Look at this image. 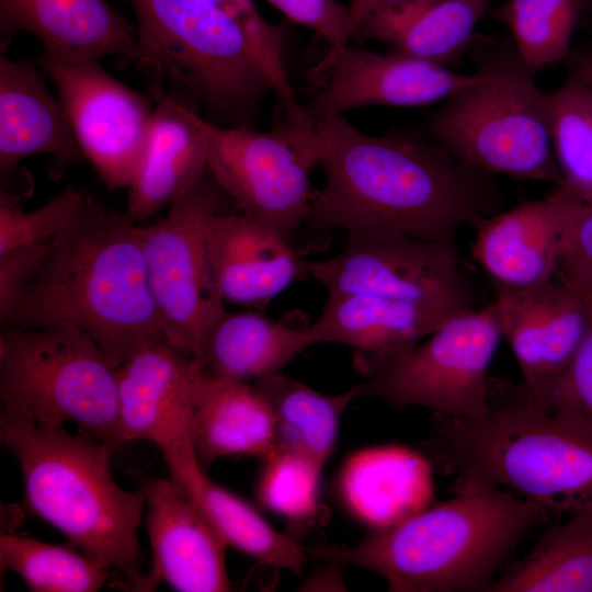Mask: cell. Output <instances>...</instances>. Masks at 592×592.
I'll list each match as a JSON object with an SVG mask.
<instances>
[{
  "instance_id": "cell-1",
  "label": "cell",
  "mask_w": 592,
  "mask_h": 592,
  "mask_svg": "<svg viewBox=\"0 0 592 592\" xmlns=\"http://www.w3.org/2000/svg\"><path fill=\"white\" fill-rule=\"evenodd\" d=\"M326 181L305 224L314 230L389 231L455 242L457 232L501 210L493 175L434 139L364 134L343 115L314 126Z\"/></svg>"
},
{
  "instance_id": "cell-2",
  "label": "cell",
  "mask_w": 592,
  "mask_h": 592,
  "mask_svg": "<svg viewBox=\"0 0 592 592\" xmlns=\"http://www.w3.org/2000/svg\"><path fill=\"white\" fill-rule=\"evenodd\" d=\"M7 325L73 327L89 335L115 368L143 345L171 344L151 293L140 226L90 194L68 227L50 240Z\"/></svg>"
},
{
  "instance_id": "cell-3",
  "label": "cell",
  "mask_w": 592,
  "mask_h": 592,
  "mask_svg": "<svg viewBox=\"0 0 592 592\" xmlns=\"http://www.w3.org/2000/svg\"><path fill=\"white\" fill-rule=\"evenodd\" d=\"M547 510L500 488L463 489L353 546L319 547L311 557L349 563L386 579L390 591H488L521 539Z\"/></svg>"
},
{
  "instance_id": "cell-4",
  "label": "cell",
  "mask_w": 592,
  "mask_h": 592,
  "mask_svg": "<svg viewBox=\"0 0 592 592\" xmlns=\"http://www.w3.org/2000/svg\"><path fill=\"white\" fill-rule=\"evenodd\" d=\"M0 440L16 458L30 509L81 553L105 565L116 588L141 580L138 525L140 489L122 488L111 471L112 449L95 437L73 435L64 423H41L1 410Z\"/></svg>"
},
{
  "instance_id": "cell-5",
  "label": "cell",
  "mask_w": 592,
  "mask_h": 592,
  "mask_svg": "<svg viewBox=\"0 0 592 592\" xmlns=\"http://www.w3.org/2000/svg\"><path fill=\"white\" fill-rule=\"evenodd\" d=\"M433 414L457 491L506 488L547 511L592 510L591 433L521 400L475 418Z\"/></svg>"
},
{
  "instance_id": "cell-6",
  "label": "cell",
  "mask_w": 592,
  "mask_h": 592,
  "mask_svg": "<svg viewBox=\"0 0 592 592\" xmlns=\"http://www.w3.org/2000/svg\"><path fill=\"white\" fill-rule=\"evenodd\" d=\"M136 16L134 62L153 101L180 88L209 122L253 127L273 83L242 25L206 0H127Z\"/></svg>"
},
{
  "instance_id": "cell-7",
  "label": "cell",
  "mask_w": 592,
  "mask_h": 592,
  "mask_svg": "<svg viewBox=\"0 0 592 592\" xmlns=\"http://www.w3.org/2000/svg\"><path fill=\"white\" fill-rule=\"evenodd\" d=\"M481 79L445 100L426 123L429 136L459 161L489 174L561 181L549 135L548 93L513 44L479 41Z\"/></svg>"
},
{
  "instance_id": "cell-8",
  "label": "cell",
  "mask_w": 592,
  "mask_h": 592,
  "mask_svg": "<svg viewBox=\"0 0 592 592\" xmlns=\"http://www.w3.org/2000/svg\"><path fill=\"white\" fill-rule=\"evenodd\" d=\"M0 400L2 410L36 422L76 423L112 451L123 444L116 368L73 327L3 326Z\"/></svg>"
},
{
  "instance_id": "cell-9",
  "label": "cell",
  "mask_w": 592,
  "mask_h": 592,
  "mask_svg": "<svg viewBox=\"0 0 592 592\" xmlns=\"http://www.w3.org/2000/svg\"><path fill=\"white\" fill-rule=\"evenodd\" d=\"M503 339L493 301L445 319L406 354L362 372L358 397L452 418L490 411L488 371Z\"/></svg>"
},
{
  "instance_id": "cell-10",
  "label": "cell",
  "mask_w": 592,
  "mask_h": 592,
  "mask_svg": "<svg viewBox=\"0 0 592 592\" xmlns=\"http://www.w3.org/2000/svg\"><path fill=\"white\" fill-rule=\"evenodd\" d=\"M194 121L207 148V171L236 206L292 242L306 221L314 194L310 173L318 158L314 128L284 122L270 132Z\"/></svg>"
},
{
  "instance_id": "cell-11",
  "label": "cell",
  "mask_w": 592,
  "mask_h": 592,
  "mask_svg": "<svg viewBox=\"0 0 592 592\" xmlns=\"http://www.w3.org/2000/svg\"><path fill=\"white\" fill-rule=\"evenodd\" d=\"M228 197L207 171L156 223L140 226L151 293L172 346L192 355L201 335L223 310L208 225Z\"/></svg>"
},
{
  "instance_id": "cell-12",
  "label": "cell",
  "mask_w": 592,
  "mask_h": 592,
  "mask_svg": "<svg viewBox=\"0 0 592 592\" xmlns=\"http://www.w3.org/2000/svg\"><path fill=\"white\" fill-rule=\"evenodd\" d=\"M307 276L328 293L428 304L454 312L475 307L455 242L389 231L348 232L338 254L307 261Z\"/></svg>"
},
{
  "instance_id": "cell-13",
  "label": "cell",
  "mask_w": 592,
  "mask_h": 592,
  "mask_svg": "<svg viewBox=\"0 0 592 592\" xmlns=\"http://www.w3.org/2000/svg\"><path fill=\"white\" fill-rule=\"evenodd\" d=\"M58 92L87 160L110 190L128 187L145 155L155 101L115 79L102 60L44 53L34 61Z\"/></svg>"
},
{
  "instance_id": "cell-14",
  "label": "cell",
  "mask_w": 592,
  "mask_h": 592,
  "mask_svg": "<svg viewBox=\"0 0 592 592\" xmlns=\"http://www.w3.org/2000/svg\"><path fill=\"white\" fill-rule=\"evenodd\" d=\"M317 71L323 75L322 83L303 106L312 127L328 117L363 106L433 104L447 100L482 77L480 69L463 75L447 66L395 50L379 54L351 44L327 54Z\"/></svg>"
},
{
  "instance_id": "cell-15",
  "label": "cell",
  "mask_w": 592,
  "mask_h": 592,
  "mask_svg": "<svg viewBox=\"0 0 592 592\" xmlns=\"http://www.w3.org/2000/svg\"><path fill=\"white\" fill-rule=\"evenodd\" d=\"M493 291L503 338L523 377L520 399L535 401L562 377L584 339L585 293L560 274L526 289Z\"/></svg>"
},
{
  "instance_id": "cell-16",
  "label": "cell",
  "mask_w": 592,
  "mask_h": 592,
  "mask_svg": "<svg viewBox=\"0 0 592 592\" xmlns=\"http://www.w3.org/2000/svg\"><path fill=\"white\" fill-rule=\"evenodd\" d=\"M139 489L152 561L134 591H152L161 581L181 592L230 591L228 545L191 498L171 478L144 479Z\"/></svg>"
},
{
  "instance_id": "cell-17",
  "label": "cell",
  "mask_w": 592,
  "mask_h": 592,
  "mask_svg": "<svg viewBox=\"0 0 592 592\" xmlns=\"http://www.w3.org/2000/svg\"><path fill=\"white\" fill-rule=\"evenodd\" d=\"M580 202L556 184L543 198L477 221L471 254L493 288L526 289L557 276L569 221Z\"/></svg>"
},
{
  "instance_id": "cell-18",
  "label": "cell",
  "mask_w": 592,
  "mask_h": 592,
  "mask_svg": "<svg viewBox=\"0 0 592 592\" xmlns=\"http://www.w3.org/2000/svg\"><path fill=\"white\" fill-rule=\"evenodd\" d=\"M195 374L191 355L168 343L130 354L116 368L122 443L147 440L163 448L191 434Z\"/></svg>"
},
{
  "instance_id": "cell-19",
  "label": "cell",
  "mask_w": 592,
  "mask_h": 592,
  "mask_svg": "<svg viewBox=\"0 0 592 592\" xmlns=\"http://www.w3.org/2000/svg\"><path fill=\"white\" fill-rule=\"evenodd\" d=\"M34 61L0 55V173L12 178L30 156L50 157L49 173L58 180L69 166L86 160L66 109L48 89Z\"/></svg>"
},
{
  "instance_id": "cell-20",
  "label": "cell",
  "mask_w": 592,
  "mask_h": 592,
  "mask_svg": "<svg viewBox=\"0 0 592 592\" xmlns=\"http://www.w3.org/2000/svg\"><path fill=\"white\" fill-rule=\"evenodd\" d=\"M454 314L428 304L328 293L310 332L314 344L338 343L354 349L355 366L362 373L406 354Z\"/></svg>"
},
{
  "instance_id": "cell-21",
  "label": "cell",
  "mask_w": 592,
  "mask_h": 592,
  "mask_svg": "<svg viewBox=\"0 0 592 592\" xmlns=\"http://www.w3.org/2000/svg\"><path fill=\"white\" fill-rule=\"evenodd\" d=\"M20 31L38 37L42 53L62 59L136 56V26L109 0H0L1 53Z\"/></svg>"
},
{
  "instance_id": "cell-22",
  "label": "cell",
  "mask_w": 592,
  "mask_h": 592,
  "mask_svg": "<svg viewBox=\"0 0 592 592\" xmlns=\"http://www.w3.org/2000/svg\"><path fill=\"white\" fill-rule=\"evenodd\" d=\"M214 272L225 300L261 305L307 277V260L266 223L243 212H219L208 225Z\"/></svg>"
},
{
  "instance_id": "cell-23",
  "label": "cell",
  "mask_w": 592,
  "mask_h": 592,
  "mask_svg": "<svg viewBox=\"0 0 592 592\" xmlns=\"http://www.w3.org/2000/svg\"><path fill=\"white\" fill-rule=\"evenodd\" d=\"M194 109L168 95L155 101L148 145L128 186L124 217L137 224L195 186L207 172V148Z\"/></svg>"
},
{
  "instance_id": "cell-24",
  "label": "cell",
  "mask_w": 592,
  "mask_h": 592,
  "mask_svg": "<svg viewBox=\"0 0 592 592\" xmlns=\"http://www.w3.org/2000/svg\"><path fill=\"white\" fill-rule=\"evenodd\" d=\"M339 491L348 510L369 530L390 527L431 505V463L402 445L364 448L343 464Z\"/></svg>"
},
{
  "instance_id": "cell-25",
  "label": "cell",
  "mask_w": 592,
  "mask_h": 592,
  "mask_svg": "<svg viewBox=\"0 0 592 592\" xmlns=\"http://www.w3.org/2000/svg\"><path fill=\"white\" fill-rule=\"evenodd\" d=\"M170 478L191 498L228 546L261 563L301 576L307 556L275 531L249 503L212 481L202 467L191 434L161 448Z\"/></svg>"
},
{
  "instance_id": "cell-26",
  "label": "cell",
  "mask_w": 592,
  "mask_h": 592,
  "mask_svg": "<svg viewBox=\"0 0 592 592\" xmlns=\"http://www.w3.org/2000/svg\"><path fill=\"white\" fill-rule=\"evenodd\" d=\"M190 433L204 469L220 457L267 458L277 451L272 409L254 385L197 371Z\"/></svg>"
},
{
  "instance_id": "cell-27",
  "label": "cell",
  "mask_w": 592,
  "mask_h": 592,
  "mask_svg": "<svg viewBox=\"0 0 592 592\" xmlns=\"http://www.w3.org/2000/svg\"><path fill=\"white\" fill-rule=\"evenodd\" d=\"M311 344L310 325L298 327L252 311L223 309L204 330L191 357L197 372L248 382L280 373Z\"/></svg>"
},
{
  "instance_id": "cell-28",
  "label": "cell",
  "mask_w": 592,
  "mask_h": 592,
  "mask_svg": "<svg viewBox=\"0 0 592 592\" xmlns=\"http://www.w3.org/2000/svg\"><path fill=\"white\" fill-rule=\"evenodd\" d=\"M494 0H413L377 12L354 30L357 43L382 41L395 52L456 66L470 50L475 29Z\"/></svg>"
},
{
  "instance_id": "cell-29",
  "label": "cell",
  "mask_w": 592,
  "mask_h": 592,
  "mask_svg": "<svg viewBox=\"0 0 592 592\" xmlns=\"http://www.w3.org/2000/svg\"><path fill=\"white\" fill-rule=\"evenodd\" d=\"M253 385L272 409L277 449L300 454L322 467L334 448L344 411L358 397V386L326 395L280 373Z\"/></svg>"
},
{
  "instance_id": "cell-30",
  "label": "cell",
  "mask_w": 592,
  "mask_h": 592,
  "mask_svg": "<svg viewBox=\"0 0 592 592\" xmlns=\"http://www.w3.org/2000/svg\"><path fill=\"white\" fill-rule=\"evenodd\" d=\"M490 592H592V510L569 514Z\"/></svg>"
},
{
  "instance_id": "cell-31",
  "label": "cell",
  "mask_w": 592,
  "mask_h": 592,
  "mask_svg": "<svg viewBox=\"0 0 592 592\" xmlns=\"http://www.w3.org/2000/svg\"><path fill=\"white\" fill-rule=\"evenodd\" d=\"M589 0H508L489 13L510 31L523 64L537 72L563 61Z\"/></svg>"
},
{
  "instance_id": "cell-32",
  "label": "cell",
  "mask_w": 592,
  "mask_h": 592,
  "mask_svg": "<svg viewBox=\"0 0 592 592\" xmlns=\"http://www.w3.org/2000/svg\"><path fill=\"white\" fill-rule=\"evenodd\" d=\"M548 122L559 184L592 204V90L577 75L548 93Z\"/></svg>"
},
{
  "instance_id": "cell-33",
  "label": "cell",
  "mask_w": 592,
  "mask_h": 592,
  "mask_svg": "<svg viewBox=\"0 0 592 592\" xmlns=\"http://www.w3.org/2000/svg\"><path fill=\"white\" fill-rule=\"evenodd\" d=\"M0 570L18 573L35 592H94L112 573L84 553L13 532L1 533Z\"/></svg>"
},
{
  "instance_id": "cell-34",
  "label": "cell",
  "mask_w": 592,
  "mask_h": 592,
  "mask_svg": "<svg viewBox=\"0 0 592 592\" xmlns=\"http://www.w3.org/2000/svg\"><path fill=\"white\" fill-rule=\"evenodd\" d=\"M265 460L258 488L261 503L289 520L312 516L322 467L308 457L283 449Z\"/></svg>"
},
{
  "instance_id": "cell-35",
  "label": "cell",
  "mask_w": 592,
  "mask_h": 592,
  "mask_svg": "<svg viewBox=\"0 0 592 592\" xmlns=\"http://www.w3.org/2000/svg\"><path fill=\"white\" fill-rule=\"evenodd\" d=\"M89 196L84 190L69 186L39 208L25 212L18 196L0 192V254L52 240L68 227Z\"/></svg>"
},
{
  "instance_id": "cell-36",
  "label": "cell",
  "mask_w": 592,
  "mask_h": 592,
  "mask_svg": "<svg viewBox=\"0 0 592 592\" xmlns=\"http://www.w3.org/2000/svg\"><path fill=\"white\" fill-rule=\"evenodd\" d=\"M583 291L589 306V326L576 356L550 390L535 401L524 402L592 434V289Z\"/></svg>"
},
{
  "instance_id": "cell-37",
  "label": "cell",
  "mask_w": 592,
  "mask_h": 592,
  "mask_svg": "<svg viewBox=\"0 0 592 592\" xmlns=\"http://www.w3.org/2000/svg\"><path fill=\"white\" fill-rule=\"evenodd\" d=\"M287 20L304 25L321 36L329 48L348 44L353 33L349 5L338 0H265Z\"/></svg>"
},
{
  "instance_id": "cell-38",
  "label": "cell",
  "mask_w": 592,
  "mask_h": 592,
  "mask_svg": "<svg viewBox=\"0 0 592 592\" xmlns=\"http://www.w3.org/2000/svg\"><path fill=\"white\" fill-rule=\"evenodd\" d=\"M50 240L11 249L0 254V320L7 325L12 306L41 269Z\"/></svg>"
},
{
  "instance_id": "cell-39",
  "label": "cell",
  "mask_w": 592,
  "mask_h": 592,
  "mask_svg": "<svg viewBox=\"0 0 592 592\" xmlns=\"http://www.w3.org/2000/svg\"><path fill=\"white\" fill-rule=\"evenodd\" d=\"M559 274L592 289V204L580 202L569 221Z\"/></svg>"
},
{
  "instance_id": "cell-40",
  "label": "cell",
  "mask_w": 592,
  "mask_h": 592,
  "mask_svg": "<svg viewBox=\"0 0 592 592\" xmlns=\"http://www.w3.org/2000/svg\"><path fill=\"white\" fill-rule=\"evenodd\" d=\"M413 0H351V12L354 30L366 18L380 11H385ZM354 33V32H353Z\"/></svg>"
},
{
  "instance_id": "cell-41",
  "label": "cell",
  "mask_w": 592,
  "mask_h": 592,
  "mask_svg": "<svg viewBox=\"0 0 592 592\" xmlns=\"http://www.w3.org/2000/svg\"><path fill=\"white\" fill-rule=\"evenodd\" d=\"M563 64L592 90V50H571Z\"/></svg>"
}]
</instances>
